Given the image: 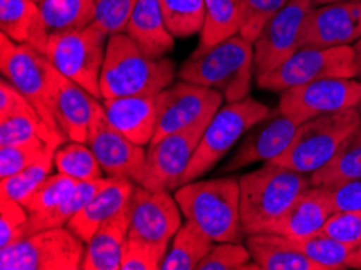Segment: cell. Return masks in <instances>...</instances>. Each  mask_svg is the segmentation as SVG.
<instances>
[{"instance_id":"1","label":"cell","mask_w":361,"mask_h":270,"mask_svg":"<svg viewBox=\"0 0 361 270\" xmlns=\"http://www.w3.org/2000/svg\"><path fill=\"white\" fill-rule=\"evenodd\" d=\"M183 217L195 222L216 243H242L245 231L240 219V180L219 176L195 180L173 192Z\"/></svg>"},{"instance_id":"2","label":"cell","mask_w":361,"mask_h":270,"mask_svg":"<svg viewBox=\"0 0 361 270\" xmlns=\"http://www.w3.org/2000/svg\"><path fill=\"white\" fill-rule=\"evenodd\" d=\"M175 75L177 67L173 60L149 57L130 39L127 32L109 36L101 71L102 99L159 94L172 85Z\"/></svg>"},{"instance_id":"3","label":"cell","mask_w":361,"mask_h":270,"mask_svg":"<svg viewBox=\"0 0 361 270\" xmlns=\"http://www.w3.org/2000/svg\"><path fill=\"white\" fill-rule=\"evenodd\" d=\"M178 78L212 87L227 102L250 96L255 75L253 42L235 35L209 47H198L178 68Z\"/></svg>"},{"instance_id":"4","label":"cell","mask_w":361,"mask_h":270,"mask_svg":"<svg viewBox=\"0 0 361 270\" xmlns=\"http://www.w3.org/2000/svg\"><path fill=\"white\" fill-rule=\"evenodd\" d=\"M240 219L245 235L262 233L282 216L305 190L313 186L311 176L274 162L240 176Z\"/></svg>"},{"instance_id":"5","label":"cell","mask_w":361,"mask_h":270,"mask_svg":"<svg viewBox=\"0 0 361 270\" xmlns=\"http://www.w3.org/2000/svg\"><path fill=\"white\" fill-rule=\"evenodd\" d=\"M274 110L253 97H245L242 101L227 102L217 110L211 122L207 123L198 149L185 170L180 186L195 181L211 172L221 162L224 156L237 145V141L248 133L255 125L271 117Z\"/></svg>"},{"instance_id":"6","label":"cell","mask_w":361,"mask_h":270,"mask_svg":"<svg viewBox=\"0 0 361 270\" xmlns=\"http://www.w3.org/2000/svg\"><path fill=\"white\" fill-rule=\"evenodd\" d=\"M360 123V109H348L306 120L298 125L286 151L269 162L311 176L336 156L343 140Z\"/></svg>"},{"instance_id":"7","label":"cell","mask_w":361,"mask_h":270,"mask_svg":"<svg viewBox=\"0 0 361 270\" xmlns=\"http://www.w3.org/2000/svg\"><path fill=\"white\" fill-rule=\"evenodd\" d=\"M107 41V32L96 23L78 30L57 31L51 32L44 55L60 73L78 82L96 99H102L101 71Z\"/></svg>"},{"instance_id":"8","label":"cell","mask_w":361,"mask_h":270,"mask_svg":"<svg viewBox=\"0 0 361 270\" xmlns=\"http://www.w3.org/2000/svg\"><path fill=\"white\" fill-rule=\"evenodd\" d=\"M49 68H51V62L46 55L26 44H16L4 32L0 35V71H2V76L18 87L21 94L36 109L42 122L63 145L68 140L52 112Z\"/></svg>"},{"instance_id":"9","label":"cell","mask_w":361,"mask_h":270,"mask_svg":"<svg viewBox=\"0 0 361 270\" xmlns=\"http://www.w3.org/2000/svg\"><path fill=\"white\" fill-rule=\"evenodd\" d=\"M86 243L68 227L42 230L0 250L2 270H78Z\"/></svg>"},{"instance_id":"10","label":"cell","mask_w":361,"mask_h":270,"mask_svg":"<svg viewBox=\"0 0 361 270\" xmlns=\"http://www.w3.org/2000/svg\"><path fill=\"white\" fill-rule=\"evenodd\" d=\"M352 46L302 47L271 73L256 78L261 90L282 92L288 87L326 78H357Z\"/></svg>"},{"instance_id":"11","label":"cell","mask_w":361,"mask_h":270,"mask_svg":"<svg viewBox=\"0 0 361 270\" xmlns=\"http://www.w3.org/2000/svg\"><path fill=\"white\" fill-rule=\"evenodd\" d=\"M360 104L361 81L355 78H326L282 91L277 110L300 125L319 115L358 109Z\"/></svg>"},{"instance_id":"12","label":"cell","mask_w":361,"mask_h":270,"mask_svg":"<svg viewBox=\"0 0 361 270\" xmlns=\"http://www.w3.org/2000/svg\"><path fill=\"white\" fill-rule=\"evenodd\" d=\"M211 118H202L187 130L151 141L146 149L145 175L140 185L152 191L177 190Z\"/></svg>"},{"instance_id":"13","label":"cell","mask_w":361,"mask_h":270,"mask_svg":"<svg viewBox=\"0 0 361 270\" xmlns=\"http://www.w3.org/2000/svg\"><path fill=\"white\" fill-rule=\"evenodd\" d=\"M224 96L212 87L183 81L172 82L157 94V126L154 140L187 130L200 120L214 117Z\"/></svg>"},{"instance_id":"14","label":"cell","mask_w":361,"mask_h":270,"mask_svg":"<svg viewBox=\"0 0 361 270\" xmlns=\"http://www.w3.org/2000/svg\"><path fill=\"white\" fill-rule=\"evenodd\" d=\"M86 145L91 147L104 175L111 178H127L141 183L146 165V149L135 145L114 128L106 117L102 104L96 109L87 131Z\"/></svg>"},{"instance_id":"15","label":"cell","mask_w":361,"mask_h":270,"mask_svg":"<svg viewBox=\"0 0 361 270\" xmlns=\"http://www.w3.org/2000/svg\"><path fill=\"white\" fill-rule=\"evenodd\" d=\"M313 0H290L272 16L253 42L256 78L271 73L300 49L303 21Z\"/></svg>"},{"instance_id":"16","label":"cell","mask_w":361,"mask_h":270,"mask_svg":"<svg viewBox=\"0 0 361 270\" xmlns=\"http://www.w3.org/2000/svg\"><path fill=\"white\" fill-rule=\"evenodd\" d=\"M361 37V0L313 5L303 21L302 47L353 46Z\"/></svg>"},{"instance_id":"17","label":"cell","mask_w":361,"mask_h":270,"mask_svg":"<svg viewBox=\"0 0 361 270\" xmlns=\"http://www.w3.org/2000/svg\"><path fill=\"white\" fill-rule=\"evenodd\" d=\"M182 209L171 191H152L136 185L130 200L131 238L169 243L182 227Z\"/></svg>"},{"instance_id":"18","label":"cell","mask_w":361,"mask_h":270,"mask_svg":"<svg viewBox=\"0 0 361 270\" xmlns=\"http://www.w3.org/2000/svg\"><path fill=\"white\" fill-rule=\"evenodd\" d=\"M51 101L52 112L68 141L86 142L91 120L101 101L90 94L78 82L67 78L51 63Z\"/></svg>"},{"instance_id":"19","label":"cell","mask_w":361,"mask_h":270,"mask_svg":"<svg viewBox=\"0 0 361 270\" xmlns=\"http://www.w3.org/2000/svg\"><path fill=\"white\" fill-rule=\"evenodd\" d=\"M297 128L298 125L287 115L274 110L271 117L255 125L243 136L242 145L231 161L224 165L221 173H231L256 162L274 161L290 146Z\"/></svg>"},{"instance_id":"20","label":"cell","mask_w":361,"mask_h":270,"mask_svg":"<svg viewBox=\"0 0 361 270\" xmlns=\"http://www.w3.org/2000/svg\"><path fill=\"white\" fill-rule=\"evenodd\" d=\"M334 212L336 209L329 190L311 186L293 201L281 217L267 225L262 233H274L292 240L306 238L321 231Z\"/></svg>"},{"instance_id":"21","label":"cell","mask_w":361,"mask_h":270,"mask_svg":"<svg viewBox=\"0 0 361 270\" xmlns=\"http://www.w3.org/2000/svg\"><path fill=\"white\" fill-rule=\"evenodd\" d=\"M106 117L114 128L135 145L154 140L157 126V94H136L102 99Z\"/></svg>"},{"instance_id":"22","label":"cell","mask_w":361,"mask_h":270,"mask_svg":"<svg viewBox=\"0 0 361 270\" xmlns=\"http://www.w3.org/2000/svg\"><path fill=\"white\" fill-rule=\"evenodd\" d=\"M136 183L127 178H111L106 176L102 186L87 201L86 206L70 220L67 227L76 236L87 243L102 223L116 217L130 204Z\"/></svg>"},{"instance_id":"23","label":"cell","mask_w":361,"mask_h":270,"mask_svg":"<svg viewBox=\"0 0 361 270\" xmlns=\"http://www.w3.org/2000/svg\"><path fill=\"white\" fill-rule=\"evenodd\" d=\"M125 32L149 57L162 59L173 51L175 37L164 20L159 0H140L130 15Z\"/></svg>"},{"instance_id":"24","label":"cell","mask_w":361,"mask_h":270,"mask_svg":"<svg viewBox=\"0 0 361 270\" xmlns=\"http://www.w3.org/2000/svg\"><path fill=\"white\" fill-rule=\"evenodd\" d=\"M0 27L16 44H26L46 52L51 31L36 0H0Z\"/></svg>"},{"instance_id":"25","label":"cell","mask_w":361,"mask_h":270,"mask_svg":"<svg viewBox=\"0 0 361 270\" xmlns=\"http://www.w3.org/2000/svg\"><path fill=\"white\" fill-rule=\"evenodd\" d=\"M130 230V204L102 223L86 243L81 270H120V259Z\"/></svg>"},{"instance_id":"26","label":"cell","mask_w":361,"mask_h":270,"mask_svg":"<svg viewBox=\"0 0 361 270\" xmlns=\"http://www.w3.org/2000/svg\"><path fill=\"white\" fill-rule=\"evenodd\" d=\"M245 245L259 270H321L287 236L253 233L245 236Z\"/></svg>"},{"instance_id":"27","label":"cell","mask_w":361,"mask_h":270,"mask_svg":"<svg viewBox=\"0 0 361 270\" xmlns=\"http://www.w3.org/2000/svg\"><path fill=\"white\" fill-rule=\"evenodd\" d=\"M216 241L206 235L198 225L185 219L172 238V246L167 251L162 270H196L200 262L212 250Z\"/></svg>"},{"instance_id":"28","label":"cell","mask_w":361,"mask_h":270,"mask_svg":"<svg viewBox=\"0 0 361 270\" xmlns=\"http://www.w3.org/2000/svg\"><path fill=\"white\" fill-rule=\"evenodd\" d=\"M361 178V123L350 133L324 167L311 175V183L321 188H332L345 181Z\"/></svg>"},{"instance_id":"29","label":"cell","mask_w":361,"mask_h":270,"mask_svg":"<svg viewBox=\"0 0 361 270\" xmlns=\"http://www.w3.org/2000/svg\"><path fill=\"white\" fill-rule=\"evenodd\" d=\"M242 0H204V21L200 46L209 47L240 35Z\"/></svg>"},{"instance_id":"30","label":"cell","mask_w":361,"mask_h":270,"mask_svg":"<svg viewBox=\"0 0 361 270\" xmlns=\"http://www.w3.org/2000/svg\"><path fill=\"white\" fill-rule=\"evenodd\" d=\"M104 181H106V176L101 180L80 181L72 195H70L65 201L60 202L59 206L41 214H30L28 236L42 230L67 227L70 220H72L76 214L86 206L87 201L96 195V191L101 188Z\"/></svg>"},{"instance_id":"31","label":"cell","mask_w":361,"mask_h":270,"mask_svg":"<svg viewBox=\"0 0 361 270\" xmlns=\"http://www.w3.org/2000/svg\"><path fill=\"white\" fill-rule=\"evenodd\" d=\"M37 4L51 32L78 30L96 21V0H39Z\"/></svg>"},{"instance_id":"32","label":"cell","mask_w":361,"mask_h":270,"mask_svg":"<svg viewBox=\"0 0 361 270\" xmlns=\"http://www.w3.org/2000/svg\"><path fill=\"white\" fill-rule=\"evenodd\" d=\"M290 241L321 270L348 269L347 261L355 250V247L342 243V241L332 238L329 235L321 233V231L311 236H306V238H290Z\"/></svg>"},{"instance_id":"33","label":"cell","mask_w":361,"mask_h":270,"mask_svg":"<svg viewBox=\"0 0 361 270\" xmlns=\"http://www.w3.org/2000/svg\"><path fill=\"white\" fill-rule=\"evenodd\" d=\"M54 162L60 173L75 181H91L104 178V170L86 142L70 141L56 149Z\"/></svg>"},{"instance_id":"34","label":"cell","mask_w":361,"mask_h":270,"mask_svg":"<svg viewBox=\"0 0 361 270\" xmlns=\"http://www.w3.org/2000/svg\"><path fill=\"white\" fill-rule=\"evenodd\" d=\"M164 20L173 37L198 35L204 21V0H159Z\"/></svg>"},{"instance_id":"35","label":"cell","mask_w":361,"mask_h":270,"mask_svg":"<svg viewBox=\"0 0 361 270\" xmlns=\"http://www.w3.org/2000/svg\"><path fill=\"white\" fill-rule=\"evenodd\" d=\"M54 156H56V151H51L41 161L30 165V167L21 170V172L0 180V195H5L15 201L25 204L32 192L51 176L52 167L56 165Z\"/></svg>"},{"instance_id":"36","label":"cell","mask_w":361,"mask_h":270,"mask_svg":"<svg viewBox=\"0 0 361 270\" xmlns=\"http://www.w3.org/2000/svg\"><path fill=\"white\" fill-rule=\"evenodd\" d=\"M42 137L54 147H60V142L51 128L35 115H10L0 118V146L21 145Z\"/></svg>"},{"instance_id":"37","label":"cell","mask_w":361,"mask_h":270,"mask_svg":"<svg viewBox=\"0 0 361 270\" xmlns=\"http://www.w3.org/2000/svg\"><path fill=\"white\" fill-rule=\"evenodd\" d=\"M56 149L57 147L51 146L42 137L21 142V145L0 146V180L21 172Z\"/></svg>"},{"instance_id":"38","label":"cell","mask_w":361,"mask_h":270,"mask_svg":"<svg viewBox=\"0 0 361 270\" xmlns=\"http://www.w3.org/2000/svg\"><path fill=\"white\" fill-rule=\"evenodd\" d=\"M169 251V243H154L128 236L122 250L120 270H157Z\"/></svg>"},{"instance_id":"39","label":"cell","mask_w":361,"mask_h":270,"mask_svg":"<svg viewBox=\"0 0 361 270\" xmlns=\"http://www.w3.org/2000/svg\"><path fill=\"white\" fill-rule=\"evenodd\" d=\"M80 181H75L63 173L51 175L32 195L26 200L23 206L28 209L30 214H41L51 211L60 202L67 200L72 195Z\"/></svg>"},{"instance_id":"40","label":"cell","mask_w":361,"mask_h":270,"mask_svg":"<svg viewBox=\"0 0 361 270\" xmlns=\"http://www.w3.org/2000/svg\"><path fill=\"white\" fill-rule=\"evenodd\" d=\"M30 212L23 204L0 195V250L28 236Z\"/></svg>"},{"instance_id":"41","label":"cell","mask_w":361,"mask_h":270,"mask_svg":"<svg viewBox=\"0 0 361 270\" xmlns=\"http://www.w3.org/2000/svg\"><path fill=\"white\" fill-rule=\"evenodd\" d=\"M290 0H242V26L240 36L255 42L264 25L282 10Z\"/></svg>"},{"instance_id":"42","label":"cell","mask_w":361,"mask_h":270,"mask_svg":"<svg viewBox=\"0 0 361 270\" xmlns=\"http://www.w3.org/2000/svg\"><path fill=\"white\" fill-rule=\"evenodd\" d=\"M251 261L250 250L242 243H214L196 270H238Z\"/></svg>"},{"instance_id":"43","label":"cell","mask_w":361,"mask_h":270,"mask_svg":"<svg viewBox=\"0 0 361 270\" xmlns=\"http://www.w3.org/2000/svg\"><path fill=\"white\" fill-rule=\"evenodd\" d=\"M140 0H96L94 23L107 32V36L125 32V27Z\"/></svg>"},{"instance_id":"44","label":"cell","mask_w":361,"mask_h":270,"mask_svg":"<svg viewBox=\"0 0 361 270\" xmlns=\"http://www.w3.org/2000/svg\"><path fill=\"white\" fill-rule=\"evenodd\" d=\"M321 233L357 250L361 246V211H336L326 220Z\"/></svg>"},{"instance_id":"45","label":"cell","mask_w":361,"mask_h":270,"mask_svg":"<svg viewBox=\"0 0 361 270\" xmlns=\"http://www.w3.org/2000/svg\"><path fill=\"white\" fill-rule=\"evenodd\" d=\"M10 115H35V117H39L36 109L32 107L28 99L21 94L18 87L2 76V81H0V118L10 117Z\"/></svg>"},{"instance_id":"46","label":"cell","mask_w":361,"mask_h":270,"mask_svg":"<svg viewBox=\"0 0 361 270\" xmlns=\"http://www.w3.org/2000/svg\"><path fill=\"white\" fill-rule=\"evenodd\" d=\"M336 211H361V178L327 188Z\"/></svg>"},{"instance_id":"47","label":"cell","mask_w":361,"mask_h":270,"mask_svg":"<svg viewBox=\"0 0 361 270\" xmlns=\"http://www.w3.org/2000/svg\"><path fill=\"white\" fill-rule=\"evenodd\" d=\"M347 267L348 269H361V246H358L357 250H353L352 254H350L348 261H347Z\"/></svg>"},{"instance_id":"48","label":"cell","mask_w":361,"mask_h":270,"mask_svg":"<svg viewBox=\"0 0 361 270\" xmlns=\"http://www.w3.org/2000/svg\"><path fill=\"white\" fill-rule=\"evenodd\" d=\"M353 55H355V63H357V70H358V76L361 78V37L353 44Z\"/></svg>"},{"instance_id":"49","label":"cell","mask_w":361,"mask_h":270,"mask_svg":"<svg viewBox=\"0 0 361 270\" xmlns=\"http://www.w3.org/2000/svg\"><path fill=\"white\" fill-rule=\"evenodd\" d=\"M331 2H342V0H313V5H324Z\"/></svg>"},{"instance_id":"50","label":"cell","mask_w":361,"mask_h":270,"mask_svg":"<svg viewBox=\"0 0 361 270\" xmlns=\"http://www.w3.org/2000/svg\"><path fill=\"white\" fill-rule=\"evenodd\" d=\"M358 109H360V112H361V104H360V107H358Z\"/></svg>"},{"instance_id":"51","label":"cell","mask_w":361,"mask_h":270,"mask_svg":"<svg viewBox=\"0 0 361 270\" xmlns=\"http://www.w3.org/2000/svg\"><path fill=\"white\" fill-rule=\"evenodd\" d=\"M36 2H39V0H36Z\"/></svg>"}]
</instances>
